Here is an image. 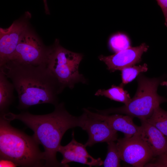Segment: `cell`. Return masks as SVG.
<instances>
[{
    "mask_svg": "<svg viewBox=\"0 0 167 167\" xmlns=\"http://www.w3.org/2000/svg\"><path fill=\"white\" fill-rule=\"evenodd\" d=\"M0 71L11 80L17 92L19 109L42 104H58V95L64 89L46 64L32 65L9 60L0 66Z\"/></svg>",
    "mask_w": 167,
    "mask_h": 167,
    "instance_id": "6da1fadb",
    "label": "cell"
},
{
    "mask_svg": "<svg viewBox=\"0 0 167 167\" xmlns=\"http://www.w3.org/2000/svg\"><path fill=\"white\" fill-rule=\"evenodd\" d=\"M0 116L10 122L19 120L32 130V136L44 147L45 167H64L56 158L61 139L68 130L81 127L83 118V114L79 117L70 114L63 103L56 105L53 112L46 114L34 115L28 112L15 114L8 112Z\"/></svg>",
    "mask_w": 167,
    "mask_h": 167,
    "instance_id": "7a4b0ae2",
    "label": "cell"
},
{
    "mask_svg": "<svg viewBox=\"0 0 167 167\" xmlns=\"http://www.w3.org/2000/svg\"><path fill=\"white\" fill-rule=\"evenodd\" d=\"M0 116V158L9 160L18 166L45 167L44 152L32 136L12 126Z\"/></svg>",
    "mask_w": 167,
    "mask_h": 167,
    "instance_id": "3957f363",
    "label": "cell"
},
{
    "mask_svg": "<svg viewBox=\"0 0 167 167\" xmlns=\"http://www.w3.org/2000/svg\"><path fill=\"white\" fill-rule=\"evenodd\" d=\"M138 88L136 93L129 103L122 106L102 110H96L99 113L124 114L137 117L140 121L146 120L152 115L155 109L167 99L157 93L161 83L158 78H150L140 74L137 78Z\"/></svg>",
    "mask_w": 167,
    "mask_h": 167,
    "instance_id": "277c9868",
    "label": "cell"
},
{
    "mask_svg": "<svg viewBox=\"0 0 167 167\" xmlns=\"http://www.w3.org/2000/svg\"><path fill=\"white\" fill-rule=\"evenodd\" d=\"M83 58L82 54L64 48L56 39L49 46L46 65L64 89L66 87L72 89L76 84H86L87 82L79 70Z\"/></svg>",
    "mask_w": 167,
    "mask_h": 167,
    "instance_id": "5b68a950",
    "label": "cell"
},
{
    "mask_svg": "<svg viewBox=\"0 0 167 167\" xmlns=\"http://www.w3.org/2000/svg\"><path fill=\"white\" fill-rule=\"evenodd\" d=\"M49 49L29 27L8 61L35 65L46 64Z\"/></svg>",
    "mask_w": 167,
    "mask_h": 167,
    "instance_id": "8992f818",
    "label": "cell"
},
{
    "mask_svg": "<svg viewBox=\"0 0 167 167\" xmlns=\"http://www.w3.org/2000/svg\"><path fill=\"white\" fill-rule=\"evenodd\" d=\"M116 144L121 160L134 166H144L154 157L151 150L139 133L130 138H120Z\"/></svg>",
    "mask_w": 167,
    "mask_h": 167,
    "instance_id": "52a82bcc",
    "label": "cell"
},
{
    "mask_svg": "<svg viewBox=\"0 0 167 167\" xmlns=\"http://www.w3.org/2000/svg\"><path fill=\"white\" fill-rule=\"evenodd\" d=\"M31 14L27 11L23 16L13 22L7 28H0V65L9 60L20 38L29 27Z\"/></svg>",
    "mask_w": 167,
    "mask_h": 167,
    "instance_id": "ba28073f",
    "label": "cell"
},
{
    "mask_svg": "<svg viewBox=\"0 0 167 167\" xmlns=\"http://www.w3.org/2000/svg\"><path fill=\"white\" fill-rule=\"evenodd\" d=\"M148 47L145 43H143L139 46L130 47L111 55H101L98 58L105 63L109 71L113 72L139 63L142 54L147 51Z\"/></svg>",
    "mask_w": 167,
    "mask_h": 167,
    "instance_id": "9c48e42d",
    "label": "cell"
},
{
    "mask_svg": "<svg viewBox=\"0 0 167 167\" xmlns=\"http://www.w3.org/2000/svg\"><path fill=\"white\" fill-rule=\"evenodd\" d=\"M83 113L81 127L88 135V139L84 144L86 147H91L98 143H107L117 140V131L106 122L90 117L84 112Z\"/></svg>",
    "mask_w": 167,
    "mask_h": 167,
    "instance_id": "30bf717a",
    "label": "cell"
},
{
    "mask_svg": "<svg viewBox=\"0 0 167 167\" xmlns=\"http://www.w3.org/2000/svg\"><path fill=\"white\" fill-rule=\"evenodd\" d=\"M74 135L73 131L72 139L69 143L65 146L61 145L58 148V152L61 153L63 156L61 163L64 167H68L67 164L71 162L87 165L89 167L103 165L104 161L101 158H95L90 155L86 149V147L77 142Z\"/></svg>",
    "mask_w": 167,
    "mask_h": 167,
    "instance_id": "8fae6325",
    "label": "cell"
},
{
    "mask_svg": "<svg viewBox=\"0 0 167 167\" xmlns=\"http://www.w3.org/2000/svg\"><path fill=\"white\" fill-rule=\"evenodd\" d=\"M83 110L90 117L106 122L114 130L123 133L125 137H131L139 132L140 126L136 125L133 121V117L129 115L118 113L104 115L92 112L86 109H84Z\"/></svg>",
    "mask_w": 167,
    "mask_h": 167,
    "instance_id": "7c38bea8",
    "label": "cell"
},
{
    "mask_svg": "<svg viewBox=\"0 0 167 167\" xmlns=\"http://www.w3.org/2000/svg\"><path fill=\"white\" fill-rule=\"evenodd\" d=\"M139 134L151 150L153 157H158L167 151V138L157 128L145 120L141 121Z\"/></svg>",
    "mask_w": 167,
    "mask_h": 167,
    "instance_id": "4fadbf2b",
    "label": "cell"
},
{
    "mask_svg": "<svg viewBox=\"0 0 167 167\" xmlns=\"http://www.w3.org/2000/svg\"><path fill=\"white\" fill-rule=\"evenodd\" d=\"M0 71V114L8 112L9 106L14 100V90L12 83Z\"/></svg>",
    "mask_w": 167,
    "mask_h": 167,
    "instance_id": "5bb4252c",
    "label": "cell"
},
{
    "mask_svg": "<svg viewBox=\"0 0 167 167\" xmlns=\"http://www.w3.org/2000/svg\"><path fill=\"white\" fill-rule=\"evenodd\" d=\"M123 87L120 85L119 86L113 85L111 88L107 89H99L96 92L95 95L97 96H104L111 100L126 105L129 102L131 98L129 93Z\"/></svg>",
    "mask_w": 167,
    "mask_h": 167,
    "instance_id": "9a60e30c",
    "label": "cell"
},
{
    "mask_svg": "<svg viewBox=\"0 0 167 167\" xmlns=\"http://www.w3.org/2000/svg\"><path fill=\"white\" fill-rule=\"evenodd\" d=\"M145 121L157 128L167 138V111L159 106Z\"/></svg>",
    "mask_w": 167,
    "mask_h": 167,
    "instance_id": "2e32d148",
    "label": "cell"
},
{
    "mask_svg": "<svg viewBox=\"0 0 167 167\" xmlns=\"http://www.w3.org/2000/svg\"><path fill=\"white\" fill-rule=\"evenodd\" d=\"M148 69V66L146 63L142 65H134L123 68L121 70L122 82L120 85L123 87L141 73L147 71Z\"/></svg>",
    "mask_w": 167,
    "mask_h": 167,
    "instance_id": "e0dca14e",
    "label": "cell"
},
{
    "mask_svg": "<svg viewBox=\"0 0 167 167\" xmlns=\"http://www.w3.org/2000/svg\"><path fill=\"white\" fill-rule=\"evenodd\" d=\"M107 143L108 151L106 157L103 162L104 167H120L121 159L116 143L114 141H109Z\"/></svg>",
    "mask_w": 167,
    "mask_h": 167,
    "instance_id": "ac0fdd59",
    "label": "cell"
},
{
    "mask_svg": "<svg viewBox=\"0 0 167 167\" xmlns=\"http://www.w3.org/2000/svg\"><path fill=\"white\" fill-rule=\"evenodd\" d=\"M109 45L111 49L117 53L130 47L129 39L125 35L118 33L112 36L109 39Z\"/></svg>",
    "mask_w": 167,
    "mask_h": 167,
    "instance_id": "d6986e66",
    "label": "cell"
},
{
    "mask_svg": "<svg viewBox=\"0 0 167 167\" xmlns=\"http://www.w3.org/2000/svg\"><path fill=\"white\" fill-rule=\"evenodd\" d=\"M156 161L152 163H148L146 167H167V151L157 157Z\"/></svg>",
    "mask_w": 167,
    "mask_h": 167,
    "instance_id": "ffe728a7",
    "label": "cell"
},
{
    "mask_svg": "<svg viewBox=\"0 0 167 167\" xmlns=\"http://www.w3.org/2000/svg\"><path fill=\"white\" fill-rule=\"evenodd\" d=\"M161 8L165 18V24L167 27V0H156Z\"/></svg>",
    "mask_w": 167,
    "mask_h": 167,
    "instance_id": "44dd1931",
    "label": "cell"
},
{
    "mask_svg": "<svg viewBox=\"0 0 167 167\" xmlns=\"http://www.w3.org/2000/svg\"><path fill=\"white\" fill-rule=\"evenodd\" d=\"M18 166L13 161L8 159L0 158V167H16Z\"/></svg>",
    "mask_w": 167,
    "mask_h": 167,
    "instance_id": "7402d4cb",
    "label": "cell"
},
{
    "mask_svg": "<svg viewBox=\"0 0 167 167\" xmlns=\"http://www.w3.org/2000/svg\"><path fill=\"white\" fill-rule=\"evenodd\" d=\"M44 5V7L45 12L46 14H49V8L47 4V0H43Z\"/></svg>",
    "mask_w": 167,
    "mask_h": 167,
    "instance_id": "603a6c76",
    "label": "cell"
},
{
    "mask_svg": "<svg viewBox=\"0 0 167 167\" xmlns=\"http://www.w3.org/2000/svg\"><path fill=\"white\" fill-rule=\"evenodd\" d=\"M160 84L162 86H166L167 87V81H163L161 82Z\"/></svg>",
    "mask_w": 167,
    "mask_h": 167,
    "instance_id": "cb8c5ba5",
    "label": "cell"
}]
</instances>
